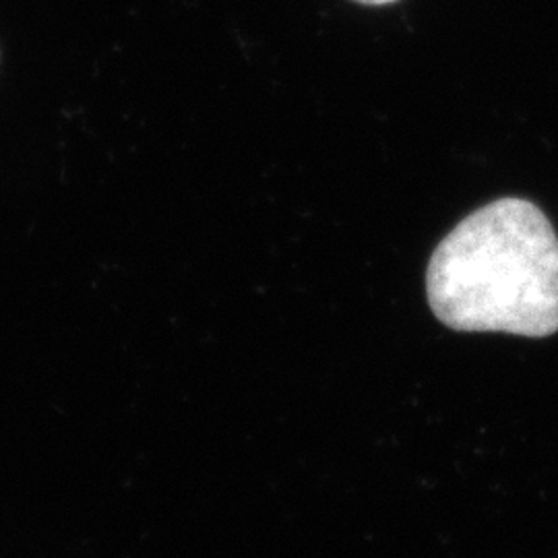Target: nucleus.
Wrapping results in <instances>:
<instances>
[{
    "instance_id": "f257e3e1",
    "label": "nucleus",
    "mask_w": 558,
    "mask_h": 558,
    "mask_svg": "<svg viewBox=\"0 0 558 558\" xmlns=\"http://www.w3.org/2000/svg\"><path fill=\"white\" fill-rule=\"evenodd\" d=\"M437 319L456 331H558V236L538 205L493 201L442 239L426 274Z\"/></svg>"
},
{
    "instance_id": "f03ea898",
    "label": "nucleus",
    "mask_w": 558,
    "mask_h": 558,
    "mask_svg": "<svg viewBox=\"0 0 558 558\" xmlns=\"http://www.w3.org/2000/svg\"><path fill=\"white\" fill-rule=\"evenodd\" d=\"M360 4H371V7H380V4H391V2H398V0H354Z\"/></svg>"
}]
</instances>
